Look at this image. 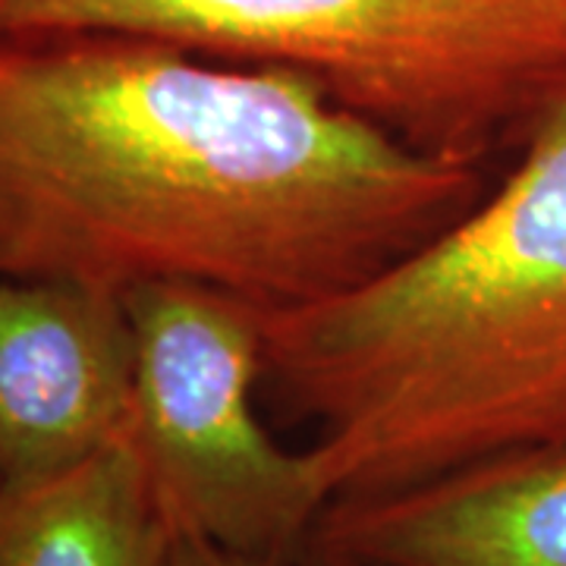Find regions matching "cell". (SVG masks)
Returning <instances> with one entry per match:
<instances>
[{
  "label": "cell",
  "mask_w": 566,
  "mask_h": 566,
  "mask_svg": "<svg viewBox=\"0 0 566 566\" xmlns=\"http://www.w3.org/2000/svg\"><path fill=\"white\" fill-rule=\"evenodd\" d=\"M286 70L117 32L0 35V277L312 303L485 196Z\"/></svg>",
  "instance_id": "1"
},
{
  "label": "cell",
  "mask_w": 566,
  "mask_h": 566,
  "mask_svg": "<svg viewBox=\"0 0 566 566\" xmlns=\"http://www.w3.org/2000/svg\"><path fill=\"white\" fill-rule=\"evenodd\" d=\"M268 394L334 501L566 444V92L494 189L363 283L262 305Z\"/></svg>",
  "instance_id": "2"
},
{
  "label": "cell",
  "mask_w": 566,
  "mask_h": 566,
  "mask_svg": "<svg viewBox=\"0 0 566 566\" xmlns=\"http://www.w3.org/2000/svg\"><path fill=\"white\" fill-rule=\"evenodd\" d=\"M117 32L286 70L397 139L485 167L566 92V0H0V35Z\"/></svg>",
  "instance_id": "3"
},
{
  "label": "cell",
  "mask_w": 566,
  "mask_h": 566,
  "mask_svg": "<svg viewBox=\"0 0 566 566\" xmlns=\"http://www.w3.org/2000/svg\"><path fill=\"white\" fill-rule=\"evenodd\" d=\"M133 346V438L174 528L290 564L331 504L312 450L283 447L259 416L262 305L214 286L123 293Z\"/></svg>",
  "instance_id": "4"
},
{
  "label": "cell",
  "mask_w": 566,
  "mask_h": 566,
  "mask_svg": "<svg viewBox=\"0 0 566 566\" xmlns=\"http://www.w3.org/2000/svg\"><path fill=\"white\" fill-rule=\"evenodd\" d=\"M136 346L123 293L0 277V485L66 472L133 431Z\"/></svg>",
  "instance_id": "5"
},
{
  "label": "cell",
  "mask_w": 566,
  "mask_h": 566,
  "mask_svg": "<svg viewBox=\"0 0 566 566\" xmlns=\"http://www.w3.org/2000/svg\"><path fill=\"white\" fill-rule=\"evenodd\" d=\"M312 535L368 566H566V444L334 501Z\"/></svg>",
  "instance_id": "6"
},
{
  "label": "cell",
  "mask_w": 566,
  "mask_h": 566,
  "mask_svg": "<svg viewBox=\"0 0 566 566\" xmlns=\"http://www.w3.org/2000/svg\"><path fill=\"white\" fill-rule=\"evenodd\" d=\"M170 523L129 434L32 485H0V566H170Z\"/></svg>",
  "instance_id": "7"
},
{
  "label": "cell",
  "mask_w": 566,
  "mask_h": 566,
  "mask_svg": "<svg viewBox=\"0 0 566 566\" xmlns=\"http://www.w3.org/2000/svg\"><path fill=\"white\" fill-rule=\"evenodd\" d=\"M170 566H290L283 560H268V557H249V554H237L227 547L208 542L196 532H180L174 538V554H170Z\"/></svg>",
  "instance_id": "8"
},
{
  "label": "cell",
  "mask_w": 566,
  "mask_h": 566,
  "mask_svg": "<svg viewBox=\"0 0 566 566\" xmlns=\"http://www.w3.org/2000/svg\"><path fill=\"white\" fill-rule=\"evenodd\" d=\"M290 566H368L363 560H356V557H349L344 551H337V547L324 545L318 542L315 535L300 547V554L290 560Z\"/></svg>",
  "instance_id": "9"
}]
</instances>
